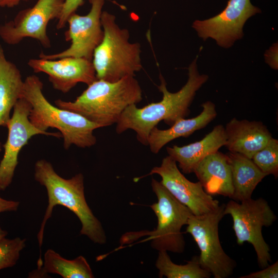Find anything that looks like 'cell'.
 <instances>
[{
  "instance_id": "obj_30",
  "label": "cell",
  "mask_w": 278,
  "mask_h": 278,
  "mask_svg": "<svg viewBox=\"0 0 278 278\" xmlns=\"http://www.w3.org/2000/svg\"><path fill=\"white\" fill-rule=\"evenodd\" d=\"M8 232L0 228V241L5 238Z\"/></svg>"
},
{
  "instance_id": "obj_2",
  "label": "cell",
  "mask_w": 278,
  "mask_h": 278,
  "mask_svg": "<svg viewBox=\"0 0 278 278\" xmlns=\"http://www.w3.org/2000/svg\"><path fill=\"white\" fill-rule=\"evenodd\" d=\"M34 177L46 188L48 196V205L37 235L40 248L42 245L46 223L57 205L66 207L77 216L81 223V235L86 236L96 244L106 242V235L101 222L86 201L84 177L81 173L68 179L63 178L55 171L50 162L42 159L35 164Z\"/></svg>"
},
{
  "instance_id": "obj_18",
  "label": "cell",
  "mask_w": 278,
  "mask_h": 278,
  "mask_svg": "<svg viewBox=\"0 0 278 278\" xmlns=\"http://www.w3.org/2000/svg\"><path fill=\"white\" fill-rule=\"evenodd\" d=\"M202 110L197 116L177 120L167 129L161 130L154 127L148 138V145L154 153H158L163 146L180 137H187L195 131L205 127L217 115L215 105L207 101L201 105Z\"/></svg>"
},
{
  "instance_id": "obj_4",
  "label": "cell",
  "mask_w": 278,
  "mask_h": 278,
  "mask_svg": "<svg viewBox=\"0 0 278 278\" xmlns=\"http://www.w3.org/2000/svg\"><path fill=\"white\" fill-rule=\"evenodd\" d=\"M43 84L36 75L24 80L22 97L31 105L29 118L38 129L47 131L49 128L58 129L63 138V147L72 145L80 148L90 147L96 143L94 130L101 128L84 116L73 111L51 105L44 96Z\"/></svg>"
},
{
  "instance_id": "obj_17",
  "label": "cell",
  "mask_w": 278,
  "mask_h": 278,
  "mask_svg": "<svg viewBox=\"0 0 278 278\" xmlns=\"http://www.w3.org/2000/svg\"><path fill=\"white\" fill-rule=\"evenodd\" d=\"M227 136L224 127L216 126L202 140L183 146L173 145L166 148L167 152L184 173H193L196 166L205 157L225 146Z\"/></svg>"
},
{
  "instance_id": "obj_26",
  "label": "cell",
  "mask_w": 278,
  "mask_h": 278,
  "mask_svg": "<svg viewBox=\"0 0 278 278\" xmlns=\"http://www.w3.org/2000/svg\"><path fill=\"white\" fill-rule=\"evenodd\" d=\"M278 261L268 265L262 270L240 276L239 278H277Z\"/></svg>"
},
{
  "instance_id": "obj_23",
  "label": "cell",
  "mask_w": 278,
  "mask_h": 278,
  "mask_svg": "<svg viewBox=\"0 0 278 278\" xmlns=\"http://www.w3.org/2000/svg\"><path fill=\"white\" fill-rule=\"evenodd\" d=\"M252 160L256 166L267 175L278 177V140L272 137L267 145L256 152Z\"/></svg>"
},
{
  "instance_id": "obj_11",
  "label": "cell",
  "mask_w": 278,
  "mask_h": 278,
  "mask_svg": "<svg viewBox=\"0 0 278 278\" xmlns=\"http://www.w3.org/2000/svg\"><path fill=\"white\" fill-rule=\"evenodd\" d=\"M88 1L91 7L88 14L80 15L75 13L67 21L68 29L65 38L66 41L71 42L70 47L56 54L41 53L40 58L53 60L72 57L92 61L94 51L103 37L101 15L106 0Z\"/></svg>"
},
{
  "instance_id": "obj_15",
  "label": "cell",
  "mask_w": 278,
  "mask_h": 278,
  "mask_svg": "<svg viewBox=\"0 0 278 278\" xmlns=\"http://www.w3.org/2000/svg\"><path fill=\"white\" fill-rule=\"evenodd\" d=\"M224 146L230 152L238 153L249 159L264 148L272 137L261 121L232 118L227 124Z\"/></svg>"
},
{
  "instance_id": "obj_28",
  "label": "cell",
  "mask_w": 278,
  "mask_h": 278,
  "mask_svg": "<svg viewBox=\"0 0 278 278\" xmlns=\"http://www.w3.org/2000/svg\"><path fill=\"white\" fill-rule=\"evenodd\" d=\"M20 205L19 201L8 200L0 197V213L17 211Z\"/></svg>"
},
{
  "instance_id": "obj_5",
  "label": "cell",
  "mask_w": 278,
  "mask_h": 278,
  "mask_svg": "<svg viewBox=\"0 0 278 278\" xmlns=\"http://www.w3.org/2000/svg\"><path fill=\"white\" fill-rule=\"evenodd\" d=\"M114 14L102 11L103 37L95 49L92 62L97 79L115 82L134 76L142 68L141 46L129 41L128 29L120 28Z\"/></svg>"
},
{
  "instance_id": "obj_25",
  "label": "cell",
  "mask_w": 278,
  "mask_h": 278,
  "mask_svg": "<svg viewBox=\"0 0 278 278\" xmlns=\"http://www.w3.org/2000/svg\"><path fill=\"white\" fill-rule=\"evenodd\" d=\"M83 3V0H64L61 15L58 19L57 29L64 28L67 24L68 18L76 13L78 8L82 6Z\"/></svg>"
},
{
  "instance_id": "obj_7",
  "label": "cell",
  "mask_w": 278,
  "mask_h": 278,
  "mask_svg": "<svg viewBox=\"0 0 278 278\" xmlns=\"http://www.w3.org/2000/svg\"><path fill=\"white\" fill-rule=\"evenodd\" d=\"M223 214L232 218L237 243L242 245L247 241L252 245L260 268L269 265L272 260L270 249L262 231L264 227L271 226L277 217L268 202L262 198L240 202L231 200L225 205Z\"/></svg>"
},
{
  "instance_id": "obj_3",
  "label": "cell",
  "mask_w": 278,
  "mask_h": 278,
  "mask_svg": "<svg viewBox=\"0 0 278 278\" xmlns=\"http://www.w3.org/2000/svg\"><path fill=\"white\" fill-rule=\"evenodd\" d=\"M88 86L74 101L59 99L55 100V105L105 127L116 124L129 106L142 100L141 87L134 76L115 82L97 79Z\"/></svg>"
},
{
  "instance_id": "obj_6",
  "label": "cell",
  "mask_w": 278,
  "mask_h": 278,
  "mask_svg": "<svg viewBox=\"0 0 278 278\" xmlns=\"http://www.w3.org/2000/svg\"><path fill=\"white\" fill-rule=\"evenodd\" d=\"M151 187L158 201L150 205L158 219L155 229L150 231L129 232L120 239L121 246L133 242L142 237L147 236L144 241H151V247L158 251L181 253L185 249V241L181 232L186 225L190 216V210L177 200L159 182L154 178Z\"/></svg>"
},
{
  "instance_id": "obj_27",
  "label": "cell",
  "mask_w": 278,
  "mask_h": 278,
  "mask_svg": "<svg viewBox=\"0 0 278 278\" xmlns=\"http://www.w3.org/2000/svg\"><path fill=\"white\" fill-rule=\"evenodd\" d=\"M266 63L273 69L277 70V44H274L265 54Z\"/></svg>"
},
{
  "instance_id": "obj_8",
  "label": "cell",
  "mask_w": 278,
  "mask_h": 278,
  "mask_svg": "<svg viewBox=\"0 0 278 278\" xmlns=\"http://www.w3.org/2000/svg\"><path fill=\"white\" fill-rule=\"evenodd\" d=\"M225 204L200 216L192 214L187 223L186 232L190 234L200 251L201 266L215 278L231 276L236 262L223 250L219 237V224L224 216Z\"/></svg>"
},
{
  "instance_id": "obj_13",
  "label": "cell",
  "mask_w": 278,
  "mask_h": 278,
  "mask_svg": "<svg viewBox=\"0 0 278 278\" xmlns=\"http://www.w3.org/2000/svg\"><path fill=\"white\" fill-rule=\"evenodd\" d=\"M153 174L159 175L162 178V184L195 216L208 213L220 205L219 201L208 194L199 181L193 182L188 180L169 155L163 158L161 165L153 167L146 176Z\"/></svg>"
},
{
  "instance_id": "obj_22",
  "label": "cell",
  "mask_w": 278,
  "mask_h": 278,
  "mask_svg": "<svg viewBox=\"0 0 278 278\" xmlns=\"http://www.w3.org/2000/svg\"><path fill=\"white\" fill-rule=\"evenodd\" d=\"M159 276L167 278H209L212 274L200 265L198 256H194L186 264L173 263L167 251H159L155 262Z\"/></svg>"
},
{
  "instance_id": "obj_19",
  "label": "cell",
  "mask_w": 278,
  "mask_h": 278,
  "mask_svg": "<svg viewBox=\"0 0 278 278\" xmlns=\"http://www.w3.org/2000/svg\"><path fill=\"white\" fill-rule=\"evenodd\" d=\"M231 170L233 188L231 199L240 202L251 198L257 185L267 176L252 159L238 153L227 154Z\"/></svg>"
},
{
  "instance_id": "obj_1",
  "label": "cell",
  "mask_w": 278,
  "mask_h": 278,
  "mask_svg": "<svg viewBox=\"0 0 278 278\" xmlns=\"http://www.w3.org/2000/svg\"><path fill=\"white\" fill-rule=\"evenodd\" d=\"M197 60L198 56L189 65L187 82L176 92L167 90L165 80L160 74L158 89L162 93V100L141 108H137L136 104L129 106L116 123V132L120 134L132 129L136 132L138 141L148 145L149 133L160 121L163 120L171 126L178 119L187 116L197 92L208 79V75L200 74Z\"/></svg>"
},
{
  "instance_id": "obj_10",
  "label": "cell",
  "mask_w": 278,
  "mask_h": 278,
  "mask_svg": "<svg viewBox=\"0 0 278 278\" xmlns=\"http://www.w3.org/2000/svg\"><path fill=\"white\" fill-rule=\"evenodd\" d=\"M262 12L251 0H229L224 9L213 17L196 20L192 28L204 41L214 40L220 47H231L244 36V27L252 16Z\"/></svg>"
},
{
  "instance_id": "obj_9",
  "label": "cell",
  "mask_w": 278,
  "mask_h": 278,
  "mask_svg": "<svg viewBox=\"0 0 278 278\" xmlns=\"http://www.w3.org/2000/svg\"><path fill=\"white\" fill-rule=\"evenodd\" d=\"M64 0H38L31 7L19 11L13 20L0 25V38L11 45L26 38L37 40L45 48L51 42L47 33L49 22L58 19Z\"/></svg>"
},
{
  "instance_id": "obj_16",
  "label": "cell",
  "mask_w": 278,
  "mask_h": 278,
  "mask_svg": "<svg viewBox=\"0 0 278 278\" xmlns=\"http://www.w3.org/2000/svg\"><path fill=\"white\" fill-rule=\"evenodd\" d=\"M193 172L208 194L231 198L233 188L227 154L218 151L208 155L198 163Z\"/></svg>"
},
{
  "instance_id": "obj_14",
  "label": "cell",
  "mask_w": 278,
  "mask_h": 278,
  "mask_svg": "<svg viewBox=\"0 0 278 278\" xmlns=\"http://www.w3.org/2000/svg\"><path fill=\"white\" fill-rule=\"evenodd\" d=\"M27 64L35 73L47 74L53 88L64 93L78 83L89 85L97 79L92 61L83 58L31 59Z\"/></svg>"
},
{
  "instance_id": "obj_21",
  "label": "cell",
  "mask_w": 278,
  "mask_h": 278,
  "mask_svg": "<svg viewBox=\"0 0 278 278\" xmlns=\"http://www.w3.org/2000/svg\"><path fill=\"white\" fill-rule=\"evenodd\" d=\"M42 267L36 270L37 275L57 274L63 278H93L90 265L81 255L72 260L62 257L53 249L47 250L44 255Z\"/></svg>"
},
{
  "instance_id": "obj_12",
  "label": "cell",
  "mask_w": 278,
  "mask_h": 278,
  "mask_svg": "<svg viewBox=\"0 0 278 278\" xmlns=\"http://www.w3.org/2000/svg\"><path fill=\"white\" fill-rule=\"evenodd\" d=\"M30 103L24 97L20 98L13 108V113L7 123L8 134L3 145L4 154L0 162V190H4L11 183L18 164V157L22 148L33 136L38 134L62 137L58 132L43 131L30 121Z\"/></svg>"
},
{
  "instance_id": "obj_20",
  "label": "cell",
  "mask_w": 278,
  "mask_h": 278,
  "mask_svg": "<svg viewBox=\"0 0 278 278\" xmlns=\"http://www.w3.org/2000/svg\"><path fill=\"white\" fill-rule=\"evenodd\" d=\"M24 83L20 71L7 59L0 45V126L6 127L11 110L22 96Z\"/></svg>"
},
{
  "instance_id": "obj_24",
  "label": "cell",
  "mask_w": 278,
  "mask_h": 278,
  "mask_svg": "<svg viewBox=\"0 0 278 278\" xmlns=\"http://www.w3.org/2000/svg\"><path fill=\"white\" fill-rule=\"evenodd\" d=\"M26 239L6 237L0 241V270L14 266L19 259L21 251L26 246Z\"/></svg>"
},
{
  "instance_id": "obj_29",
  "label": "cell",
  "mask_w": 278,
  "mask_h": 278,
  "mask_svg": "<svg viewBox=\"0 0 278 278\" xmlns=\"http://www.w3.org/2000/svg\"><path fill=\"white\" fill-rule=\"evenodd\" d=\"M29 0H0V7L12 8L18 5L22 1Z\"/></svg>"
},
{
  "instance_id": "obj_31",
  "label": "cell",
  "mask_w": 278,
  "mask_h": 278,
  "mask_svg": "<svg viewBox=\"0 0 278 278\" xmlns=\"http://www.w3.org/2000/svg\"><path fill=\"white\" fill-rule=\"evenodd\" d=\"M1 150H2V144L0 142V152L1 151Z\"/></svg>"
}]
</instances>
